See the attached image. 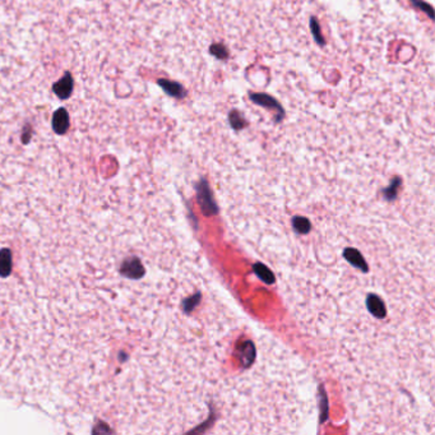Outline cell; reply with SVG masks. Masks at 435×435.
I'll return each mask as SVG.
<instances>
[{"mask_svg": "<svg viewBox=\"0 0 435 435\" xmlns=\"http://www.w3.org/2000/svg\"><path fill=\"white\" fill-rule=\"evenodd\" d=\"M249 98L254 102V104L258 105V106L266 107V109H270V110H275L276 123H280V121L285 118L284 107H282V105H281L280 102L273 97V96L264 92H250Z\"/></svg>", "mask_w": 435, "mask_h": 435, "instance_id": "6da1fadb", "label": "cell"}, {"mask_svg": "<svg viewBox=\"0 0 435 435\" xmlns=\"http://www.w3.org/2000/svg\"><path fill=\"white\" fill-rule=\"evenodd\" d=\"M74 88V81L73 77L69 72L64 74V77L59 79L58 82L53 84V91L60 100H68L72 96Z\"/></svg>", "mask_w": 435, "mask_h": 435, "instance_id": "7a4b0ae2", "label": "cell"}, {"mask_svg": "<svg viewBox=\"0 0 435 435\" xmlns=\"http://www.w3.org/2000/svg\"><path fill=\"white\" fill-rule=\"evenodd\" d=\"M51 125L56 134H65L69 129L70 121H69V114L64 107L56 110L53 114V119H51Z\"/></svg>", "mask_w": 435, "mask_h": 435, "instance_id": "3957f363", "label": "cell"}, {"mask_svg": "<svg viewBox=\"0 0 435 435\" xmlns=\"http://www.w3.org/2000/svg\"><path fill=\"white\" fill-rule=\"evenodd\" d=\"M157 84L165 91L166 95L171 96L174 98H184L186 96V90L179 82L161 78L157 81Z\"/></svg>", "mask_w": 435, "mask_h": 435, "instance_id": "277c9868", "label": "cell"}, {"mask_svg": "<svg viewBox=\"0 0 435 435\" xmlns=\"http://www.w3.org/2000/svg\"><path fill=\"white\" fill-rule=\"evenodd\" d=\"M121 273L129 278H139L143 276L144 268L138 259H126L121 266Z\"/></svg>", "mask_w": 435, "mask_h": 435, "instance_id": "5b68a950", "label": "cell"}, {"mask_svg": "<svg viewBox=\"0 0 435 435\" xmlns=\"http://www.w3.org/2000/svg\"><path fill=\"white\" fill-rule=\"evenodd\" d=\"M229 123H230L231 128L235 130L244 129L248 126V120L243 115V112H240L239 110H231L229 112Z\"/></svg>", "mask_w": 435, "mask_h": 435, "instance_id": "8992f818", "label": "cell"}, {"mask_svg": "<svg viewBox=\"0 0 435 435\" xmlns=\"http://www.w3.org/2000/svg\"><path fill=\"white\" fill-rule=\"evenodd\" d=\"M12 272V254L8 249L0 252V276L7 277Z\"/></svg>", "mask_w": 435, "mask_h": 435, "instance_id": "52a82bcc", "label": "cell"}, {"mask_svg": "<svg viewBox=\"0 0 435 435\" xmlns=\"http://www.w3.org/2000/svg\"><path fill=\"white\" fill-rule=\"evenodd\" d=\"M309 25H310V31H312L313 39L315 40V42H317L319 46L326 45V40H324V37H323L322 30H320V25L319 22H318L317 17H310V22H309Z\"/></svg>", "mask_w": 435, "mask_h": 435, "instance_id": "ba28073f", "label": "cell"}, {"mask_svg": "<svg viewBox=\"0 0 435 435\" xmlns=\"http://www.w3.org/2000/svg\"><path fill=\"white\" fill-rule=\"evenodd\" d=\"M209 54L213 55L214 58L220 60H226L229 58V49L222 44V42H217V44H212L209 46Z\"/></svg>", "mask_w": 435, "mask_h": 435, "instance_id": "9c48e42d", "label": "cell"}, {"mask_svg": "<svg viewBox=\"0 0 435 435\" xmlns=\"http://www.w3.org/2000/svg\"><path fill=\"white\" fill-rule=\"evenodd\" d=\"M410 3L411 6L415 7L416 9H420L421 12L426 13L430 20H434V9H432V7L430 6V4H427L426 2H424V0H410Z\"/></svg>", "mask_w": 435, "mask_h": 435, "instance_id": "30bf717a", "label": "cell"}]
</instances>
